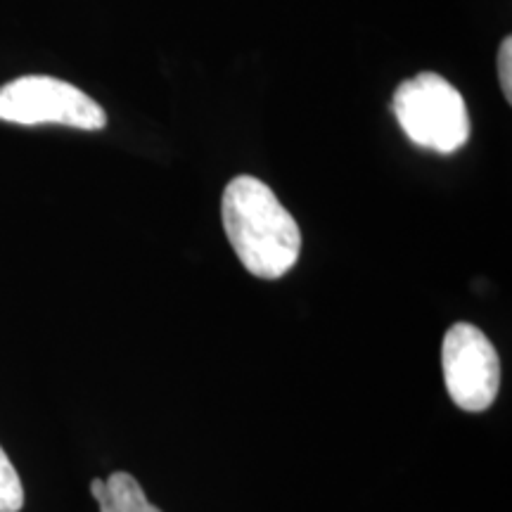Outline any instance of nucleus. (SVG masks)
Segmentation results:
<instances>
[{"label":"nucleus","mask_w":512,"mask_h":512,"mask_svg":"<svg viewBox=\"0 0 512 512\" xmlns=\"http://www.w3.org/2000/svg\"><path fill=\"white\" fill-rule=\"evenodd\" d=\"M0 121L17 126L57 124L81 131H102L107 114L72 83L53 76H22L0 86Z\"/></svg>","instance_id":"nucleus-3"},{"label":"nucleus","mask_w":512,"mask_h":512,"mask_svg":"<svg viewBox=\"0 0 512 512\" xmlns=\"http://www.w3.org/2000/svg\"><path fill=\"white\" fill-rule=\"evenodd\" d=\"M446 392L460 411L482 413L501 389V358L494 344L472 323H456L441 342Z\"/></svg>","instance_id":"nucleus-4"},{"label":"nucleus","mask_w":512,"mask_h":512,"mask_svg":"<svg viewBox=\"0 0 512 512\" xmlns=\"http://www.w3.org/2000/svg\"><path fill=\"white\" fill-rule=\"evenodd\" d=\"M221 216L230 247L256 278L278 280L297 264L302 233L264 181L233 178L223 190Z\"/></svg>","instance_id":"nucleus-1"},{"label":"nucleus","mask_w":512,"mask_h":512,"mask_svg":"<svg viewBox=\"0 0 512 512\" xmlns=\"http://www.w3.org/2000/svg\"><path fill=\"white\" fill-rule=\"evenodd\" d=\"M24 505V489L19 475L8 458V453L0 448V512H19Z\"/></svg>","instance_id":"nucleus-6"},{"label":"nucleus","mask_w":512,"mask_h":512,"mask_svg":"<svg viewBox=\"0 0 512 512\" xmlns=\"http://www.w3.org/2000/svg\"><path fill=\"white\" fill-rule=\"evenodd\" d=\"M394 117L406 138L425 150L453 155L470 140V114L451 81L422 72L396 88Z\"/></svg>","instance_id":"nucleus-2"},{"label":"nucleus","mask_w":512,"mask_h":512,"mask_svg":"<svg viewBox=\"0 0 512 512\" xmlns=\"http://www.w3.org/2000/svg\"><path fill=\"white\" fill-rule=\"evenodd\" d=\"M512 38L508 36L498 48V79H501V88L505 100H512Z\"/></svg>","instance_id":"nucleus-7"},{"label":"nucleus","mask_w":512,"mask_h":512,"mask_svg":"<svg viewBox=\"0 0 512 512\" xmlns=\"http://www.w3.org/2000/svg\"><path fill=\"white\" fill-rule=\"evenodd\" d=\"M98 503L100 512H162L147 501L143 486L128 472H114L105 479V491Z\"/></svg>","instance_id":"nucleus-5"}]
</instances>
